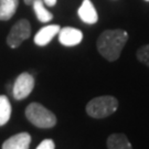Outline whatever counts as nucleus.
Here are the masks:
<instances>
[{
    "label": "nucleus",
    "instance_id": "1",
    "mask_svg": "<svg viewBox=\"0 0 149 149\" xmlns=\"http://www.w3.org/2000/svg\"><path fill=\"white\" fill-rule=\"evenodd\" d=\"M128 33L122 29L105 30L100 34L96 47L102 56L109 62H114L120 56L123 49L127 43Z\"/></svg>",
    "mask_w": 149,
    "mask_h": 149
},
{
    "label": "nucleus",
    "instance_id": "2",
    "mask_svg": "<svg viewBox=\"0 0 149 149\" xmlns=\"http://www.w3.org/2000/svg\"><path fill=\"white\" fill-rule=\"evenodd\" d=\"M118 101L112 95H103L91 100L85 107L86 114L92 118L101 119L111 116L117 111Z\"/></svg>",
    "mask_w": 149,
    "mask_h": 149
},
{
    "label": "nucleus",
    "instance_id": "3",
    "mask_svg": "<svg viewBox=\"0 0 149 149\" xmlns=\"http://www.w3.org/2000/svg\"><path fill=\"white\" fill-rule=\"evenodd\" d=\"M26 117L38 128H52L56 124V117L51 111L40 103H31L26 108Z\"/></svg>",
    "mask_w": 149,
    "mask_h": 149
},
{
    "label": "nucleus",
    "instance_id": "4",
    "mask_svg": "<svg viewBox=\"0 0 149 149\" xmlns=\"http://www.w3.org/2000/svg\"><path fill=\"white\" fill-rule=\"evenodd\" d=\"M31 36V24L27 19L17 21L7 37V43L11 49H17Z\"/></svg>",
    "mask_w": 149,
    "mask_h": 149
},
{
    "label": "nucleus",
    "instance_id": "5",
    "mask_svg": "<svg viewBox=\"0 0 149 149\" xmlns=\"http://www.w3.org/2000/svg\"><path fill=\"white\" fill-rule=\"evenodd\" d=\"M34 88V77L30 73H21L15 81L12 87V94L17 101L27 98Z\"/></svg>",
    "mask_w": 149,
    "mask_h": 149
},
{
    "label": "nucleus",
    "instance_id": "6",
    "mask_svg": "<svg viewBox=\"0 0 149 149\" xmlns=\"http://www.w3.org/2000/svg\"><path fill=\"white\" fill-rule=\"evenodd\" d=\"M59 42L64 47H75L83 40V32L72 27H64L59 31Z\"/></svg>",
    "mask_w": 149,
    "mask_h": 149
},
{
    "label": "nucleus",
    "instance_id": "7",
    "mask_svg": "<svg viewBox=\"0 0 149 149\" xmlns=\"http://www.w3.org/2000/svg\"><path fill=\"white\" fill-rule=\"evenodd\" d=\"M77 15H79L81 20L87 24H94L98 21L97 11H96L95 7L91 0H83L82 1V5L80 6V8L77 10Z\"/></svg>",
    "mask_w": 149,
    "mask_h": 149
},
{
    "label": "nucleus",
    "instance_id": "8",
    "mask_svg": "<svg viewBox=\"0 0 149 149\" xmlns=\"http://www.w3.org/2000/svg\"><path fill=\"white\" fill-rule=\"evenodd\" d=\"M60 26L58 24H49L43 27L37 32V34L34 36V43L39 47H44L51 42V40L53 39L60 31Z\"/></svg>",
    "mask_w": 149,
    "mask_h": 149
},
{
    "label": "nucleus",
    "instance_id": "9",
    "mask_svg": "<svg viewBox=\"0 0 149 149\" xmlns=\"http://www.w3.org/2000/svg\"><path fill=\"white\" fill-rule=\"evenodd\" d=\"M31 136L28 133H20L11 136L2 144V149H29Z\"/></svg>",
    "mask_w": 149,
    "mask_h": 149
},
{
    "label": "nucleus",
    "instance_id": "10",
    "mask_svg": "<svg viewBox=\"0 0 149 149\" xmlns=\"http://www.w3.org/2000/svg\"><path fill=\"white\" fill-rule=\"evenodd\" d=\"M106 145L108 149H133L127 136L122 133L111 135L107 138Z\"/></svg>",
    "mask_w": 149,
    "mask_h": 149
},
{
    "label": "nucleus",
    "instance_id": "11",
    "mask_svg": "<svg viewBox=\"0 0 149 149\" xmlns=\"http://www.w3.org/2000/svg\"><path fill=\"white\" fill-rule=\"evenodd\" d=\"M19 0H0V21H8L15 16Z\"/></svg>",
    "mask_w": 149,
    "mask_h": 149
},
{
    "label": "nucleus",
    "instance_id": "12",
    "mask_svg": "<svg viewBox=\"0 0 149 149\" xmlns=\"http://www.w3.org/2000/svg\"><path fill=\"white\" fill-rule=\"evenodd\" d=\"M31 6L33 7L36 16H37L38 20L40 22L47 23V22H50L53 19V15L45 8V5H44L43 0H34Z\"/></svg>",
    "mask_w": 149,
    "mask_h": 149
},
{
    "label": "nucleus",
    "instance_id": "13",
    "mask_svg": "<svg viewBox=\"0 0 149 149\" xmlns=\"http://www.w3.org/2000/svg\"><path fill=\"white\" fill-rule=\"evenodd\" d=\"M11 116V104L6 95H0V126L9 122Z\"/></svg>",
    "mask_w": 149,
    "mask_h": 149
},
{
    "label": "nucleus",
    "instance_id": "14",
    "mask_svg": "<svg viewBox=\"0 0 149 149\" xmlns=\"http://www.w3.org/2000/svg\"><path fill=\"white\" fill-rule=\"evenodd\" d=\"M136 56L140 63L145 64L149 68V44H145L137 50Z\"/></svg>",
    "mask_w": 149,
    "mask_h": 149
},
{
    "label": "nucleus",
    "instance_id": "15",
    "mask_svg": "<svg viewBox=\"0 0 149 149\" xmlns=\"http://www.w3.org/2000/svg\"><path fill=\"white\" fill-rule=\"evenodd\" d=\"M37 149H55V145L52 139H44L38 146Z\"/></svg>",
    "mask_w": 149,
    "mask_h": 149
},
{
    "label": "nucleus",
    "instance_id": "16",
    "mask_svg": "<svg viewBox=\"0 0 149 149\" xmlns=\"http://www.w3.org/2000/svg\"><path fill=\"white\" fill-rule=\"evenodd\" d=\"M56 1L58 0H43L44 5L49 6V7H54V6L56 5Z\"/></svg>",
    "mask_w": 149,
    "mask_h": 149
},
{
    "label": "nucleus",
    "instance_id": "17",
    "mask_svg": "<svg viewBox=\"0 0 149 149\" xmlns=\"http://www.w3.org/2000/svg\"><path fill=\"white\" fill-rule=\"evenodd\" d=\"M23 1H24V3H26V5L31 6L32 3H33V1H34V0H23Z\"/></svg>",
    "mask_w": 149,
    "mask_h": 149
},
{
    "label": "nucleus",
    "instance_id": "18",
    "mask_svg": "<svg viewBox=\"0 0 149 149\" xmlns=\"http://www.w3.org/2000/svg\"><path fill=\"white\" fill-rule=\"evenodd\" d=\"M145 1H148V2H149V0H145Z\"/></svg>",
    "mask_w": 149,
    "mask_h": 149
}]
</instances>
